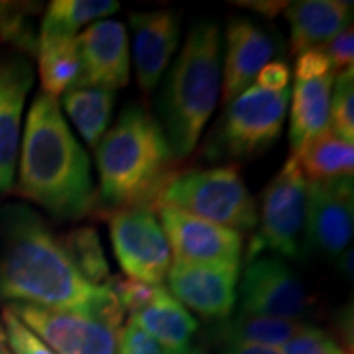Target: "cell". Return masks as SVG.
<instances>
[{
    "label": "cell",
    "mask_w": 354,
    "mask_h": 354,
    "mask_svg": "<svg viewBox=\"0 0 354 354\" xmlns=\"http://www.w3.org/2000/svg\"><path fill=\"white\" fill-rule=\"evenodd\" d=\"M117 94L99 87L73 86L63 94V107L71 122L77 128L82 140L97 148L112 122Z\"/></svg>",
    "instance_id": "22"
},
{
    "label": "cell",
    "mask_w": 354,
    "mask_h": 354,
    "mask_svg": "<svg viewBox=\"0 0 354 354\" xmlns=\"http://www.w3.org/2000/svg\"><path fill=\"white\" fill-rule=\"evenodd\" d=\"M0 354H13L10 351V346H8L7 331H6V326H3L2 320H0Z\"/></svg>",
    "instance_id": "39"
},
{
    "label": "cell",
    "mask_w": 354,
    "mask_h": 354,
    "mask_svg": "<svg viewBox=\"0 0 354 354\" xmlns=\"http://www.w3.org/2000/svg\"><path fill=\"white\" fill-rule=\"evenodd\" d=\"M234 6H240L243 8H248V10H253L259 13L264 19H276L279 13L286 10V7L289 6V2H281V0H253V2H233Z\"/></svg>",
    "instance_id": "36"
},
{
    "label": "cell",
    "mask_w": 354,
    "mask_h": 354,
    "mask_svg": "<svg viewBox=\"0 0 354 354\" xmlns=\"http://www.w3.org/2000/svg\"><path fill=\"white\" fill-rule=\"evenodd\" d=\"M131 51L136 82L145 95L158 87L174 57L180 38V20L174 10L130 13Z\"/></svg>",
    "instance_id": "17"
},
{
    "label": "cell",
    "mask_w": 354,
    "mask_h": 354,
    "mask_svg": "<svg viewBox=\"0 0 354 354\" xmlns=\"http://www.w3.org/2000/svg\"><path fill=\"white\" fill-rule=\"evenodd\" d=\"M183 354H210L203 346H189Z\"/></svg>",
    "instance_id": "40"
},
{
    "label": "cell",
    "mask_w": 354,
    "mask_h": 354,
    "mask_svg": "<svg viewBox=\"0 0 354 354\" xmlns=\"http://www.w3.org/2000/svg\"><path fill=\"white\" fill-rule=\"evenodd\" d=\"M308 185L297 158L290 156L261 194L258 232L248 243L246 263L266 251L304 258L308 248Z\"/></svg>",
    "instance_id": "7"
},
{
    "label": "cell",
    "mask_w": 354,
    "mask_h": 354,
    "mask_svg": "<svg viewBox=\"0 0 354 354\" xmlns=\"http://www.w3.org/2000/svg\"><path fill=\"white\" fill-rule=\"evenodd\" d=\"M223 354H282L279 348L261 346V344H232Z\"/></svg>",
    "instance_id": "37"
},
{
    "label": "cell",
    "mask_w": 354,
    "mask_h": 354,
    "mask_svg": "<svg viewBox=\"0 0 354 354\" xmlns=\"http://www.w3.org/2000/svg\"><path fill=\"white\" fill-rule=\"evenodd\" d=\"M295 81H305V79H313V77H322L328 76V74H335L331 69L330 61L326 59L325 53L322 51V48H312L300 53L295 59Z\"/></svg>",
    "instance_id": "34"
},
{
    "label": "cell",
    "mask_w": 354,
    "mask_h": 354,
    "mask_svg": "<svg viewBox=\"0 0 354 354\" xmlns=\"http://www.w3.org/2000/svg\"><path fill=\"white\" fill-rule=\"evenodd\" d=\"M39 2H13L0 0V41L12 46V51L37 57L38 33L35 28V17L41 12Z\"/></svg>",
    "instance_id": "27"
},
{
    "label": "cell",
    "mask_w": 354,
    "mask_h": 354,
    "mask_svg": "<svg viewBox=\"0 0 354 354\" xmlns=\"http://www.w3.org/2000/svg\"><path fill=\"white\" fill-rule=\"evenodd\" d=\"M322 48V51L325 53L326 59L330 61L331 69H333L335 76L338 73H342L344 69L353 68L354 63V33L353 26H348L346 30H343L342 33H338L333 39H330L328 43H325Z\"/></svg>",
    "instance_id": "32"
},
{
    "label": "cell",
    "mask_w": 354,
    "mask_h": 354,
    "mask_svg": "<svg viewBox=\"0 0 354 354\" xmlns=\"http://www.w3.org/2000/svg\"><path fill=\"white\" fill-rule=\"evenodd\" d=\"M118 354H166L149 335L138 328L135 323L128 322L120 331Z\"/></svg>",
    "instance_id": "33"
},
{
    "label": "cell",
    "mask_w": 354,
    "mask_h": 354,
    "mask_svg": "<svg viewBox=\"0 0 354 354\" xmlns=\"http://www.w3.org/2000/svg\"><path fill=\"white\" fill-rule=\"evenodd\" d=\"M183 210L233 232H251L258 225V203L238 165L176 171L154 202Z\"/></svg>",
    "instance_id": "5"
},
{
    "label": "cell",
    "mask_w": 354,
    "mask_h": 354,
    "mask_svg": "<svg viewBox=\"0 0 354 354\" xmlns=\"http://www.w3.org/2000/svg\"><path fill=\"white\" fill-rule=\"evenodd\" d=\"M302 328V323L279 320L271 317L248 315L238 313L234 318L225 320L215 331L227 346L232 344H261V346L281 348L297 331Z\"/></svg>",
    "instance_id": "25"
},
{
    "label": "cell",
    "mask_w": 354,
    "mask_h": 354,
    "mask_svg": "<svg viewBox=\"0 0 354 354\" xmlns=\"http://www.w3.org/2000/svg\"><path fill=\"white\" fill-rule=\"evenodd\" d=\"M241 266L189 264L172 261L167 271L169 294L205 318L225 320L236 304Z\"/></svg>",
    "instance_id": "13"
},
{
    "label": "cell",
    "mask_w": 354,
    "mask_h": 354,
    "mask_svg": "<svg viewBox=\"0 0 354 354\" xmlns=\"http://www.w3.org/2000/svg\"><path fill=\"white\" fill-rule=\"evenodd\" d=\"M128 322L151 336L166 354H183L198 328L196 318L165 287L159 289L151 304L130 315Z\"/></svg>",
    "instance_id": "19"
},
{
    "label": "cell",
    "mask_w": 354,
    "mask_h": 354,
    "mask_svg": "<svg viewBox=\"0 0 354 354\" xmlns=\"http://www.w3.org/2000/svg\"><path fill=\"white\" fill-rule=\"evenodd\" d=\"M330 102V128L354 143V69L336 74Z\"/></svg>",
    "instance_id": "28"
},
{
    "label": "cell",
    "mask_w": 354,
    "mask_h": 354,
    "mask_svg": "<svg viewBox=\"0 0 354 354\" xmlns=\"http://www.w3.org/2000/svg\"><path fill=\"white\" fill-rule=\"evenodd\" d=\"M8 308L56 354H118L123 326L91 313L10 304Z\"/></svg>",
    "instance_id": "9"
},
{
    "label": "cell",
    "mask_w": 354,
    "mask_h": 354,
    "mask_svg": "<svg viewBox=\"0 0 354 354\" xmlns=\"http://www.w3.org/2000/svg\"><path fill=\"white\" fill-rule=\"evenodd\" d=\"M2 323L6 326L8 346L13 354H56L8 307L2 310Z\"/></svg>",
    "instance_id": "31"
},
{
    "label": "cell",
    "mask_w": 354,
    "mask_h": 354,
    "mask_svg": "<svg viewBox=\"0 0 354 354\" xmlns=\"http://www.w3.org/2000/svg\"><path fill=\"white\" fill-rule=\"evenodd\" d=\"M102 218L109 221L115 258L130 279L161 286L172 264L169 243L154 210L128 207Z\"/></svg>",
    "instance_id": "8"
},
{
    "label": "cell",
    "mask_w": 354,
    "mask_h": 354,
    "mask_svg": "<svg viewBox=\"0 0 354 354\" xmlns=\"http://www.w3.org/2000/svg\"><path fill=\"white\" fill-rule=\"evenodd\" d=\"M335 74L295 81L292 92L289 143L297 154L313 136L330 127V102Z\"/></svg>",
    "instance_id": "20"
},
{
    "label": "cell",
    "mask_w": 354,
    "mask_h": 354,
    "mask_svg": "<svg viewBox=\"0 0 354 354\" xmlns=\"http://www.w3.org/2000/svg\"><path fill=\"white\" fill-rule=\"evenodd\" d=\"M61 246L74 268L91 284L105 286L110 279V268L100 238L92 227H79L59 236Z\"/></svg>",
    "instance_id": "26"
},
{
    "label": "cell",
    "mask_w": 354,
    "mask_h": 354,
    "mask_svg": "<svg viewBox=\"0 0 354 354\" xmlns=\"http://www.w3.org/2000/svg\"><path fill=\"white\" fill-rule=\"evenodd\" d=\"M286 19L290 26L292 53L323 46L351 26L353 3L342 0H300L289 2Z\"/></svg>",
    "instance_id": "18"
},
{
    "label": "cell",
    "mask_w": 354,
    "mask_h": 354,
    "mask_svg": "<svg viewBox=\"0 0 354 354\" xmlns=\"http://www.w3.org/2000/svg\"><path fill=\"white\" fill-rule=\"evenodd\" d=\"M338 261V269L343 272V276L351 281L353 279V250L348 248L346 251H343L342 254L336 258Z\"/></svg>",
    "instance_id": "38"
},
{
    "label": "cell",
    "mask_w": 354,
    "mask_h": 354,
    "mask_svg": "<svg viewBox=\"0 0 354 354\" xmlns=\"http://www.w3.org/2000/svg\"><path fill=\"white\" fill-rule=\"evenodd\" d=\"M105 286L115 295L123 312H128L130 315L151 304L161 289V286L145 284L136 279H127L122 276H110Z\"/></svg>",
    "instance_id": "29"
},
{
    "label": "cell",
    "mask_w": 354,
    "mask_h": 354,
    "mask_svg": "<svg viewBox=\"0 0 354 354\" xmlns=\"http://www.w3.org/2000/svg\"><path fill=\"white\" fill-rule=\"evenodd\" d=\"M295 156L308 183L353 177L354 146L328 127L304 145Z\"/></svg>",
    "instance_id": "21"
},
{
    "label": "cell",
    "mask_w": 354,
    "mask_h": 354,
    "mask_svg": "<svg viewBox=\"0 0 354 354\" xmlns=\"http://www.w3.org/2000/svg\"><path fill=\"white\" fill-rule=\"evenodd\" d=\"M17 194L51 216L77 221L99 207L91 159L73 135L57 99L38 92L20 146Z\"/></svg>",
    "instance_id": "2"
},
{
    "label": "cell",
    "mask_w": 354,
    "mask_h": 354,
    "mask_svg": "<svg viewBox=\"0 0 354 354\" xmlns=\"http://www.w3.org/2000/svg\"><path fill=\"white\" fill-rule=\"evenodd\" d=\"M353 177L308 185V245L328 258H338L353 240Z\"/></svg>",
    "instance_id": "15"
},
{
    "label": "cell",
    "mask_w": 354,
    "mask_h": 354,
    "mask_svg": "<svg viewBox=\"0 0 354 354\" xmlns=\"http://www.w3.org/2000/svg\"><path fill=\"white\" fill-rule=\"evenodd\" d=\"M33 84L32 59L21 53L0 50V197L15 185L21 117Z\"/></svg>",
    "instance_id": "12"
},
{
    "label": "cell",
    "mask_w": 354,
    "mask_h": 354,
    "mask_svg": "<svg viewBox=\"0 0 354 354\" xmlns=\"http://www.w3.org/2000/svg\"><path fill=\"white\" fill-rule=\"evenodd\" d=\"M100 194V218L113 210L149 207L167 180L174 176V162L165 130L158 117L145 105L130 104L95 148Z\"/></svg>",
    "instance_id": "3"
},
{
    "label": "cell",
    "mask_w": 354,
    "mask_h": 354,
    "mask_svg": "<svg viewBox=\"0 0 354 354\" xmlns=\"http://www.w3.org/2000/svg\"><path fill=\"white\" fill-rule=\"evenodd\" d=\"M290 69L284 61H271L259 71L256 76V86L266 88V91H284L289 87Z\"/></svg>",
    "instance_id": "35"
},
{
    "label": "cell",
    "mask_w": 354,
    "mask_h": 354,
    "mask_svg": "<svg viewBox=\"0 0 354 354\" xmlns=\"http://www.w3.org/2000/svg\"><path fill=\"white\" fill-rule=\"evenodd\" d=\"M81 74L74 86L118 91L130 82V43L125 25L99 20L76 37Z\"/></svg>",
    "instance_id": "14"
},
{
    "label": "cell",
    "mask_w": 354,
    "mask_h": 354,
    "mask_svg": "<svg viewBox=\"0 0 354 354\" xmlns=\"http://www.w3.org/2000/svg\"><path fill=\"white\" fill-rule=\"evenodd\" d=\"M223 41L218 25L202 20L166 73L156 99L158 122L176 161L189 158L215 112L221 88Z\"/></svg>",
    "instance_id": "4"
},
{
    "label": "cell",
    "mask_w": 354,
    "mask_h": 354,
    "mask_svg": "<svg viewBox=\"0 0 354 354\" xmlns=\"http://www.w3.org/2000/svg\"><path fill=\"white\" fill-rule=\"evenodd\" d=\"M279 41L264 26L243 17H233L225 33V57L221 68L223 104L253 86L256 76L277 55Z\"/></svg>",
    "instance_id": "16"
},
{
    "label": "cell",
    "mask_w": 354,
    "mask_h": 354,
    "mask_svg": "<svg viewBox=\"0 0 354 354\" xmlns=\"http://www.w3.org/2000/svg\"><path fill=\"white\" fill-rule=\"evenodd\" d=\"M279 349L282 354H348L330 333L310 325H302Z\"/></svg>",
    "instance_id": "30"
},
{
    "label": "cell",
    "mask_w": 354,
    "mask_h": 354,
    "mask_svg": "<svg viewBox=\"0 0 354 354\" xmlns=\"http://www.w3.org/2000/svg\"><path fill=\"white\" fill-rule=\"evenodd\" d=\"M158 214L174 261L241 266V233L171 207H161Z\"/></svg>",
    "instance_id": "11"
},
{
    "label": "cell",
    "mask_w": 354,
    "mask_h": 354,
    "mask_svg": "<svg viewBox=\"0 0 354 354\" xmlns=\"http://www.w3.org/2000/svg\"><path fill=\"white\" fill-rule=\"evenodd\" d=\"M38 73L43 94L57 99L81 74L76 38H38Z\"/></svg>",
    "instance_id": "23"
},
{
    "label": "cell",
    "mask_w": 354,
    "mask_h": 354,
    "mask_svg": "<svg viewBox=\"0 0 354 354\" xmlns=\"http://www.w3.org/2000/svg\"><path fill=\"white\" fill-rule=\"evenodd\" d=\"M0 300L125 320L109 287L82 277L46 220L20 202L0 207Z\"/></svg>",
    "instance_id": "1"
},
{
    "label": "cell",
    "mask_w": 354,
    "mask_h": 354,
    "mask_svg": "<svg viewBox=\"0 0 354 354\" xmlns=\"http://www.w3.org/2000/svg\"><path fill=\"white\" fill-rule=\"evenodd\" d=\"M289 102V87L272 92L253 84L228 102L203 146V156L209 161H245L264 154L281 138Z\"/></svg>",
    "instance_id": "6"
},
{
    "label": "cell",
    "mask_w": 354,
    "mask_h": 354,
    "mask_svg": "<svg viewBox=\"0 0 354 354\" xmlns=\"http://www.w3.org/2000/svg\"><path fill=\"white\" fill-rule=\"evenodd\" d=\"M113 0H53L44 10L38 38H76L82 26L118 12Z\"/></svg>",
    "instance_id": "24"
},
{
    "label": "cell",
    "mask_w": 354,
    "mask_h": 354,
    "mask_svg": "<svg viewBox=\"0 0 354 354\" xmlns=\"http://www.w3.org/2000/svg\"><path fill=\"white\" fill-rule=\"evenodd\" d=\"M241 313L299 322L313 307V295L297 274L277 258H256L240 284Z\"/></svg>",
    "instance_id": "10"
}]
</instances>
